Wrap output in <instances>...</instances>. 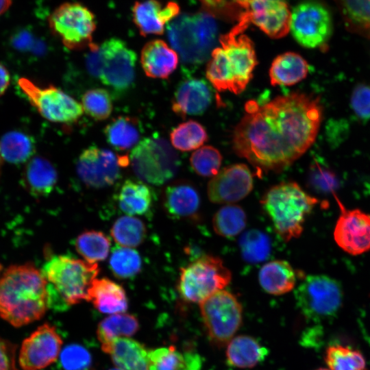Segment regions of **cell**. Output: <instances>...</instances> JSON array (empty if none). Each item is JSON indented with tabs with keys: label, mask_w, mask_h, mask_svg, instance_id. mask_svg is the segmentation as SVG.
<instances>
[{
	"label": "cell",
	"mask_w": 370,
	"mask_h": 370,
	"mask_svg": "<svg viewBox=\"0 0 370 370\" xmlns=\"http://www.w3.org/2000/svg\"><path fill=\"white\" fill-rule=\"evenodd\" d=\"M234 129L233 148L260 176L291 165L313 144L322 119L318 98L301 92L259 105L249 100Z\"/></svg>",
	"instance_id": "cell-1"
},
{
	"label": "cell",
	"mask_w": 370,
	"mask_h": 370,
	"mask_svg": "<svg viewBox=\"0 0 370 370\" xmlns=\"http://www.w3.org/2000/svg\"><path fill=\"white\" fill-rule=\"evenodd\" d=\"M47 284L32 263L9 267L0 278V317L16 328L41 319L49 307Z\"/></svg>",
	"instance_id": "cell-2"
},
{
	"label": "cell",
	"mask_w": 370,
	"mask_h": 370,
	"mask_svg": "<svg viewBox=\"0 0 370 370\" xmlns=\"http://www.w3.org/2000/svg\"><path fill=\"white\" fill-rule=\"evenodd\" d=\"M249 22L243 14L229 32L219 37L206 67V77L218 91L242 92L258 63L254 46L244 34Z\"/></svg>",
	"instance_id": "cell-3"
},
{
	"label": "cell",
	"mask_w": 370,
	"mask_h": 370,
	"mask_svg": "<svg viewBox=\"0 0 370 370\" xmlns=\"http://www.w3.org/2000/svg\"><path fill=\"white\" fill-rule=\"evenodd\" d=\"M99 271L90 263L66 255L50 258L42 267L47 284L48 305L72 306L88 301V290Z\"/></svg>",
	"instance_id": "cell-4"
},
{
	"label": "cell",
	"mask_w": 370,
	"mask_h": 370,
	"mask_svg": "<svg viewBox=\"0 0 370 370\" xmlns=\"http://www.w3.org/2000/svg\"><path fill=\"white\" fill-rule=\"evenodd\" d=\"M318 202L295 182L272 186L260 201L275 232L285 241L301 236L308 216Z\"/></svg>",
	"instance_id": "cell-5"
},
{
	"label": "cell",
	"mask_w": 370,
	"mask_h": 370,
	"mask_svg": "<svg viewBox=\"0 0 370 370\" xmlns=\"http://www.w3.org/2000/svg\"><path fill=\"white\" fill-rule=\"evenodd\" d=\"M167 36L182 61L189 65L204 62L214 49L218 27L210 13L182 14L167 26Z\"/></svg>",
	"instance_id": "cell-6"
},
{
	"label": "cell",
	"mask_w": 370,
	"mask_h": 370,
	"mask_svg": "<svg viewBox=\"0 0 370 370\" xmlns=\"http://www.w3.org/2000/svg\"><path fill=\"white\" fill-rule=\"evenodd\" d=\"M88 48L86 66L89 73L116 92L127 90L134 80L136 53L115 38Z\"/></svg>",
	"instance_id": "cell-7"
},
{
	"label": "cell",
	"mask_w": 370,
	"mask_h": 370,
	"mask_svg": "<svg viewBox=\"0 0 370 370\" xmlns=\"http://www.w3.org/2000/svg\"><path fill=\"white\" fill-rule=\"evenodd\" d=\"M231 279L230 271L219 258L204 255L181 269L177 290L184 300L200 304L223 290Z\"/></svg>",
	"instance_id": "cell-8"
},
{
	"label": "cell",
	"mask_w": 370,
	"mask_h": 370,
	"mask_svg": "<svg viewBox=\"0 0 370 370\" xmlns=\"http://www.w3.org/2000/svg\"><path fill=\"white\" fill-rule=\"evenodd\" d=\"M343 295L341 283L323 274L307 275L295 291L299 309L314 321L335 317L342 307Z\"/></svg>",
	"instance_id": "cell-9"
},
{
	"label": "cell",
	"mask_w": 370,
	"mask_h": 370,
	"mask_svg": "<svg viewBox=\"0 0 370 370\" xmlns=\"http://www.w3.org/2000/svg\"><path fill=\"white\" fill-rule=\"evenodd\" d=\"M130 162L138 178L154 185L170 180L180 166L177 153L164 138L156 135L140 141L133 148Z\"/></svg>",
	"instance_id": "cell-10"
},
{
	"label": "cell",
	"mask_w": 370,
	"mask_h": 370,
	"mask_svg": "<svg viewBox=\"0 0 370 370\" xmlns=\"http://www.w3.org/2000/svg\"><path fill=\"white\" fill-rule=\"evenodd\" d=\"M290 31L302 47L326 49L333 32L331 12L319 1H304L291 12Z\"/></svg>",
	"instance_id": "cell-11"
},
{
	"label": "cell",
	"mask_w": 370,
	"mask_h": 370,
	"mask_svg": "<svg viewBox=\"0 0 370 370\" xmlns=\"http://www.w3.org/2000/svg\"><path fill=\"white\" fill-rule=\"evenodd\" d=\"M200 312L209 338L219 346L230 341L242 323L241 304L234 294L225 290L201 301Z\"/></svg>",
	"instance_id": "cell-12"
},
{
	"label": "cell",
	"mask_w": 370,
	"mask_h": 370,
	"mask_svg": "<svg viewBox=\"0 0 370 370\" xmlns=\"http://www.w3.org/2000/svg\"><path fill=\"white\" fill-rule=\"evenodd\" d=\"M49 25L52 32L69 49H82L93 43L95 17L88 8L81 3L61 4L50 15Z\"/></svg>",
	"instance_id": "cell-13"
},
{
	"label": "cell",
	"mask_w": 370,
	"mask_h": 370,
	"mask_svg": "<svg viewBox=\"0 0 370 370\" xmlns=\"http://www.w3.org/2000/svg\"><path fill=\"white\" fill-rule=\"evenodd\" d=\"M18 85L30 103L45 119L58 123H72L83 114L82 104L53 86L40 87L26 77Z\"/></svg>",
	"instance_id": "cell-14"
},
{
	"label": "cell",
	"mask_w": 370,
	"mask_h": 370,
	"mask_svg": "<svg viewBox=\"0 0 370 370\" xmlns=\"http://www.w3.org/2000/svg\"><path fill=\"white\" fill-rule=\"evenodd\" d=\"M129 162L126 156H118L110 150L90 146L79 155L76 170L86 186L101 188L113 184L120 175L121 168Z\"/></svg>",
	"instance_id": "cell-15"
},
{
	"label": "cell",
	"mask_w": 370,
	"mask_h": 370,
	"mask_svg": "<svg viewBox=\"0 0 370 370\" xmlns=\"http://www.w3.org/2000/svg\"><path fill=\"white\" fill-rule=\"evenodd\" d=\"M62 340L56 328L45 323L24 339L18 355V364L23 370H41L58 357Z\"/></svg>",
	"instance_id": "cell-16"
},
{
	"label": "cell",
	"mask_w": 370,
	"mask_h": 370,
	"mask_svg": "<svg viewBox=\"0 0 370 370\" xmlns=\"http://www.w3.org/2000/svg\"><path fill=\"white\" fill-rule=\"evenodd\" d=\"M341 214L336 222L333 236L336 245L352 256L370 250V214L360 209H346L338 201Z\"/></svg>",
	"instance_id": "cell-17"
},
{
	"label": "cell",
	"mask_w": 370,
	"mask_h": 370,
	"mask_svg": "<svg viewBox=\"0 0 370 370\" xmlns=\"http://www.w3.org/2000/svg\"><path fill=\"white\" fill-rule=\"evenodd\" d=\"M253 184V175L246 164H232L220 170L210 180L208 197L212 203L230 204L247 197Z\"/></svg>",
	"instance_id": "cell-18"
},
{
	"label": "cell",
	"mask_w": 370,
	"mask_h": 370,
	"mask_svg": "<svg viewBox=\"0 0 370 370\" xmlns=\"http://www.w3.org/2000/svg\"><path fill=\"white\" fill-rule=\"evenodd\" d=\"M243 14L272 38H282L290 30L291 12L286 0H251Z\"/></svg>",
	"instance_id": "cell-19"
},
{
	"label": "cell",
	"mask_w": 370,
	"mask_h": 370,
	"mask_svg": "<svg viewBox=\"0 0 370 370\" xmlns=\"http://www.w3.org/2000/svg\"><path fill=\"white\" fill-rule=\"evenodd\" d=\"M180 7L174 1L165 4L158 0L136 1L132 8L134 24L143 36L164 33V26L179 15Z\"/></svg>",
	"instance_id": "cell-20"
},
{
	"label": "cell",
	"mask_w": 370,
	"mask_h": 370,
	"mask_svg": "<svg viewBox=\"0 0 370 370\" xmlns=\"http://www.w3.org/2000/svg\"><path fill=\"white\" fill-rule=\"evenodd\" d=\"M212 92L202 79L189 78L183 81L176 90L172 102L173 111L179 116L199 115L209 107Z\"/></svg>",
	"instance_id": "cell-21"
},
{
	"label": "cell",
	"mask_w": 370,
	"mask_h": 370,
	"mask_svg": "<svg viewBox=\"0 0 370 370\" xmlns=\"http://www.w3.org/2000/svg\"><path fill=\"white\" fill-rule=\"evenodd\" d=\"M197 188L187 182H175L166 187L162 195L163 207L175 219H194L200 207Z\"/></svg>",
	"instance_id": "cell-22"
},
{
	"label": "cell",
	"mask_w": 370,
	"mask_h": 370,
	"mask_svg": "<svg viewBox=\"0 0 370 370\" xmlns=\"http://www.w3.org/2000/svg\"><path fill=\"white\" fill-rule=\"evenodd\" d=\"M179 57L176 51L160 39L145 44L140 54V63L147 76L166 79L176 69Z\"/></svg>",
	"instance_id": "cell-23"
},
{
	"label": "cell",
	"mask_w": 370,
	"mask_h": 370,
	"mask_svg": "<svg viewBox=\"0 0 370 370\" xmlns=\"http://www.w3.org/2000/svg\"><path fill=\"white\" fill-rule=\"evenodd\" d=\"M88 301L105 314L125 312L128 307L126 293L122 286L106 278H95L88 290Z\"/></svg>",
	"instance_id": "cell-24"
},
{
	"label": "cell",
	"mask_w": 370,
	"mask_h": 370,
	"mask_svg": "<svg viewBox=\"0 0 370 370\" xmlns=\"http://www.w3.org/2000/svg\"><path fill=\"white\" fill-rule=\"evenodd\" d=\"M58 181V173L47 159L34 156L27 163L23 173V183L26 190L34 197L49 195Z\"/></svg>",
	"instance_id": "cell-25"
},
{
	"label": "cell",
	"mask_w": 370,
	"mask_h": 370,
	"mask_svg": "<svg viewBox=\"0 0 370 370\" xmlns=\"http://www.w3.org/2000/svg\"><path fill=\"white\" fill-rule=\"evenodd\" d=\"M258 280L265 292L273 295H280L294 288L297 282V275L288 262L275 260L267 262L261 267Z\"/></svg>",
	"instance_id": "cell-26"
},
{
	"label": "cell",
	"mask_w": 370,
	"mask_h": 370,
	"mask_svg": "<svg viewBox=\"0 0 370 370\" xmlns=\"http://www.w3.org/2000/svg\"><path fill=\"white\" fill-rule=\"evenodd\" d=\"M309 65L306 60L295 52L278 56L269 69L270 82L273 86H292L303 80L308 75Z\"/></svg>",
	"instance_id": "cell-27"
},
{
	"label": "cell",
	"mask_w": 370,
	"mask_h": 370,
	"mask_svg": "<svg viewBox=\"0 0 370 370\" xmlns=\"http://www.w3.org/2000/svg\"><path fill=\"white\" fill-rule=\"evenodd\" d=\"M106 353L116 367L123 370H148L149 352L138 341L128 337L115 339Z\"/></svg>",
	"instance_id": "cell-28"
},
{
	"label": "cell",
	"mask_w": 370,
	"mask_h": 370,
	"mask_svg": "<svg viewBox=\"0 0 370 370\" xmlns=\"http://www.w3.org/2000/svg\"><path fill=\"white\" fill-rule=\"evenodd\" d=\"M268 350L255 338L240 335L230 340L226 350L229 365L238 368H251L263 361Z\"/></svg>",
	"instance_id": "cell-29"
},
{
	"label": "cell",
	"mask_w": 370,
	"mask_h": 370,
	"mask_svg": "<svg viewBox=\"0 0 370 370\" xmlns=\"http://www.w3.org/2000/svg\"><path fill=\"white\" fill-rule=\"evenodd\" d=\"M200 356L193 352L182 353L174 346L149 352L148 370H200Z\"/></svg>",
	"instance_id": "cell-30"
},
{
	"label": "cell",
	"mask_w": 370,
	"mask_h": 370,
	"mask_svg": "<svg viewBox=\"0 0 370 370\" xmlns=\"http://www.w3.org/2000/svg\"><path fill=\"white\" fill-rule=\"evenodd\" d=\"M150 187L142 182L126 180L118 193L121 210L127 215H143L151 210L153 196Z\"/></svg>",
	"instance_id": "cell-31"
},
{
	"label": "cell",
	"mask_w": 370,
	"mask_h": 370,
	"mask_svg": "<svg viewBox=\"0 0 370 370\" xmlns=\"http://www.w3.org/2000/svg\"><path fill=\"white\" fill-rule=\"evenodd\" d=\"M106 140L117 151H125L135 147L141 136L139 121L127 116L113 119L105 127Z\"/></svg>",
	"instance_id": "cell-32"
},
{
	"label": "cell",
	"mask_w": 370,
	"mask_h": 370,
	"mask_svg": "<svg viewBox=\"0 0 370 370\" xmlns=\"http://www.w3.org/2000/svg\"><path fill=\"white\" fill-rule=\"evenodd\" d=\"M139 328L136 317L130 314L117 313L103 319L98 325L97 335L106 352L112 343L118 338L134 335Z\"/></svg>",
	"instance_id": "cell-33"
},
{
	"label": "cell",
	"mask_w": 370,
	"mask_h": 370,
	"mask_svg": "<svg viewBox=\"0 0 370 370\" xmlns=\"http://www.w3.org/2000/svg\"><path fill=\"white\" fill-rule=\"evenodd\" d=\"M346 29L370 38V0H334Z\"/></svg>",
	"instance_id": "cell-34"
},
{
	"label": "cell",
	"mask_w": 370,
	"mask_h": 370,
	"mask_svg": "<svg viewBox=\"0 0 370 370\" xmlns=\"http://www.w3.org/2000/svg\"><path fill=\"white\" fill-rule=\"evenodd\" d=\"M35 151L33 138L21 131H10L0 139V154L5 160L20 164L29 160Z\"/></svg>",
	"instance_id": "cell-35"
},
{
	"label": "cell",
	"mask_w": 370,
	"mask_h": 370,
	"mask_svg": "<svg viewBox=\"0 0 370 370\" xmlns=\"http://www.w3.org/2000/svg\"><path fill=\"white\" fill-rule=\"evenodd\" d=\"M324 360L330 370H367L364 354L349 345L332 344L328 346Z\"/></svg>",
	"instance_id": "cell-36"
},
{
	"label": "cell",
	"mask_w": 370,
	"mask_h": 370,
	"mask_svg": "<svg viewBox=\"0 0 370 370\" xmlns=\"http://www.w3.org/2000/svg\"><path fill=\"white\" fill-rule=\"evenodd\" d=\"M75 247L86 261L97 263L108 257L110 249V240L102 232L87 230L77 236L75 241Z\"/></svg>",
	"instance_id": "cell-37"
},
{
	"label": "cell",
	"mask_w": 370,
	"mask_h": 370,
	"mask_svg": "<svg viewBox=\"0 0 370 370\" xmlns=\"http://www.w3.org/2000/svg\"><path fill=\"white\" fill-rule=\"evenodd\" d=\"M247 224L244 210L236 205L229 204L220 208L212 219L215 233L226 238H232L240 234Z\"/></svg>",
	"instance_id": "cell-38"
},
{
	"label": "cell",
	"mask_w": 370,
	"mask_h": 370,
	"mask_svg": "<svg viewBox=\"0 0 370 370\" xmlns=\"http://www.w3.org/2000/svg\"><path fill=\"white\" fill-rule=\"evenodd\" d=\"M110 233L117 244L130 248L137 247L144 241L147 230L140 219L127 215L119 217L115 221Z\"/></svg>",
	"instance_id": "cell-39"
},
{
	"label": "cell",
	"mask_w": 370,
	"mask_h": 370,
	"mask_svg": "<svg viewBox=\"0 0 370 370\" xmlns=\"http://www.w3.org/2000/svg\"><path fill=\"white\" fill-rule=\"evenodd\" d=\"M207 139L208 134L205 128L193 120L180 124L170 134L172 145L181 151L199 149Z\"/></svg>",
	"instance_id": "cell-40"
},
{
	"label": "cell",
	"mask_w": 370,
	"mask_h": 370,
	"mask_svg": "<svg viewBox=\"0 0 370 370\" xmlns=\"http://www.w3.org/2000/svg\"><path fill=\"white\" fill-rule=\"evenodd\" d=\"M109 267L116 278L127 279L134 277L140 271L142 260L137 251L130 247L116 246L111 252Z\"/></svg>",
	"instance_id": "cell-41"
},
{
	"label": "cell",
	"mask_w": 370,
	"mask_h": 370,
	"mask_svg": "<svg viewBox=\"0 0 370 370\" xmlns=\"http://www.w3.org/2000/svg\"><path fill=\"white\" fill-rule=\"evenodd\" d=\"M239 247L243 259L250 263L266 260L270 254L271 245L268 236L258 230H250L242 235Z\"/></svg>",
	"instance_id": "cell-42"
},
{
	"label": "cell",
	"mask_w": 370,
	"mask_h": 370,
	"mask_svg": "<svg viewBox=\"0 0 370 370\" xmlns=\"http://www.w3.org/2000/svg\"><path fill=\"white\" fill-rule=\"evenodd\" d=\"M83 110L97 121L108 119L112 111V99L110 92L103 88L87 90L82 97Z\"/></svg>",
	"instance_id": "cell-43"
},
{
	"label": "cell",
	"mask_w": 370,
	"mask_h": 370,
	"mask_svg": "<svg viewBox=\"0 0 370 370\" xmlns=\"http://www.w3.org/2000/svg\"><path fill=\"white\" fill-rule=\"evenodd\" d=\"M222 156L215 147L203 146L194 151L190 163L196 173L202 177H214L220 171Z\"/></svg>",
	"instance_id": "cell-44"
},
{
	"label": "cell",
	"mask_w": 370,
	"mask_h": 370,
	"mask_svg": "<svg viewBox=\"0 0 370 370\" xmlns=\"http://www.w3.org/2000/svg\"><path fill=\"white\" fill-rule=\"evenodd\" d=\"M205 11L227 20H239L251 0H199Z\"/></svg>",
	"instance_id": "cell-45"
},
{
	"label": "cell",
	"mask_w": 370,
	"mask_h": 370,
	"mask_svg": "<svg viewBox=\"0 0 370 370\" xmlns=\"http://www.w3.org/2000/svg\"><path fill=\"white\" fill-rule=\"evenodd\" d=\"M60 362L64 370H86L90 366L91 356L83 346L71 344L61 352Z\"/></svg>",
	"instance_id": "cell-46"
},
{
	"label": "cell",
	"mask_w": 370,
	"mask_h": 370,
	"mask_svg": "<svg viewBox=\"0 0 370 370\" xmlns=\"http://www.w3.org/2000/svg\"><path fill=\"white\" fill-rule=\"evenodd\" d=\"M351 106L356 115L363 121L370 119V86H356L351 97Z\"/></svg>",
	"instance_id": "cell-47"
},
{
	"label": "cell",
	"mask_w": 370,
	"mask_h": 370,
	"mask_svg": "<svg viewBox=\"0 0 370 370\" xmlns=\"http://www.w3.org/2000/svg\"><path fill=\"white\" fill-rule=\"evenodd\" d=\"M16 344L0 336V370H18Z\"/></svg>",
	"instance_id": "cell-48"
},
{
	"label": "cell",
	"mask_w": 370,
	"mask_h": 370,
	"mask_svg": "<svg viewBox=\"0 0 370 370\" xmlns=\"http://www.w3.org/2000/svg\"><path fill=\"white\" fill-rule=\"evenodd\" d=\"M10 81V76L7 69L0 63V97L7 90Z\"/></svg>",
	"instance_id": "cell-49"
},
{
	"label": "cell",
	"mask_w": 370,
	"mask_h": 370,
	"mask_svg": "<svg viewBox=\"0 0 370 370\" xmlns=\"http://www.w3.org/2000/svg\"><path fill=\"white\" fill-rule=\"evenodd\" d=\"M12 5V0H0V15L5 12Z\"/></svg>",
	"instance_id": "cell-50"
},
{
	"label": "cell",
	"mask_w": 370,
	"mask_h": 370,
	"mask_svg": "<svg viewBox=\"0 0 370 370\" xmlns=\"http://www.w3.org/2000/svg\"><path fill=\"white\" fill-rule=\"evenodd\" d=\"M314 370H330V369H329L328 367L327 368L320 367V368H318V369H314Z\"/></svg>",
	"instance_id": "cell-51"
},
{
	"label": "cell",
	"mask_w": 370,
	"mask_h": 370,
	"mask_svg": "<svg viewBox=\"0 0 370 370\" xmlns=\"http://www.w3.org/2000/svg\"><path fill=\"white\" fill-rule=\"evenodd\" d=\"M1 164H2V158H1V156L0 154V173H1Z\"/></svg>",
	"instance_id": "cell-52"
},
{
	"label": "cell",
	"mask_w": 370,
	"mask_h": 370,
	"mask_svg": "<svg viewBox=\"0 0 370 370\" xmlns=\"http://www.w3.org/2000/svg\"><path fill=\"white\" fill-rule=\"evenodd\" d=\"M110 370H123V369L116 367V368L111 369Z\"/></svg>",
	"instance_id": "cell-53"
}]
</instances>
